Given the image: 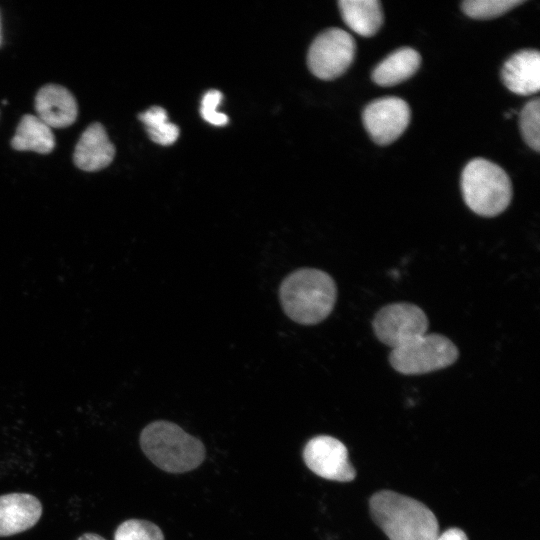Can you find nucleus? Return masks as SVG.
I'll return each mask as SVG.
<instances>
[{
  "label": "nucleus",
  "instance_id": "obj_10",
  "mask_svg": "<svg viewBox=\"0 0 540 540\" xmlns=\"http://www.w3.org/2000/svg\"><path fill=\"white\" fill-rule=\"evenodd\" d=\"M40 500L28 493L0 495V537H7L32 528L40 519Z\"/></svg>",
  "mask_w": 540,
  "mask_h": 540
},
{
  "label": "nucleus",
  "instance_id": "obj_21",
  "mask_svg": "<svg viewBox=\"0 0 540 540\" xmlns=\"http://www.w3.org/2000/svg\"><path fill=\"white\" fill-rule=\"evenodd\" d=\"M222 98L220 91L212 89L204 94L201 101L200 113L202 118L215 126H224L228 123L227 115L217 111Z\"/></svg>",
  "mask_w": 540,
  "mask_h": 540
},
{
  "label": "nucleus",
  "instance_id": "obj_18",
  "mask_svg": "<svg viewBox=\"0 0 540 540\" xmlns=\"http://www.w3.org/2000/svg\"><path fill=\"white\" fill-rule=\"evenodd\" d=\"M523 3V0H466L462 2L461 9L473 19L487 20L496 18Z\"/></svg>",
  "mask_w": 540,
  "mask_h": 540
},
{
  "label": "nucleus",
  "instance_id": "obj_9",
  "mask_svg": "<svg viewBox=\"0 0 540 540\" xmlns=\"http://www.w3.org/2000/svg\"><path fill=\"white\" fill-rule=\"evenodd\" d=\"M362 119L371 139L378 145H388L406 130L410 108L401 98L383 97L365 107Z\"/></svg>",
  "mask_w": 540,
  "mask_h": 540
},
{
  "label": "nucleus",
  "instance_id": "obj_5",
  "mask_svg": "<svg viewBox=\"0 0 540 540\" xmlns=\"http://www.w3.org/2000/svg\"><path fill=\"white\" fill-rule=\"evenodd\" d=\"M458 356L457 347L446 336L426 333L392 349L389 361L397 372L416 375L446 368L455 363Z\"/></svg>",
  "mask_w": 540,
  "mask_h": 540
},
{
  "label": "nucleus",
  "instance_id": "obj_2",
  "mask_svg": "<svg viewBox=\"0 0 540 540\" xmlns=\"http://www.w3.org/2000/svg\"><path fill=\"white\" fill-rule=\"evenodd\" d=\"M374 522L390 540H436L438 521L423 503L408 496L383 490L370 498Z\"/></svg>",
  "mask_w": 540,
  "mask_h": 540
},
{
  "label": "nucleus",
  "instance_id": "obj_16",
  "mask_svg": "<svg viewBox=\"0 0 540 540\" xmlns=\"http://www.w3.org/2000/svg\"><path fill=\"white\" fill-rule=\"evenodd\" d=\"M11 146L18 151H33L48 154L55 147L52 129L35 115H24L11 140Z\"/></svg>",
  "mask_w": 540,
  "mask_h": 540
},
{
  "label": "nucleus",
  "instance_id": "obj_20",
  "mask_svg": "<svg viewBox=\"0 0 540 540\" xmlns=\"http://www.w3.org/2000/svg\"><path fill=\"white\" fill-rule=\"evenodd\" d=\"M520 130L526 144L536 152L540 150V100L526 103L520 113Z\"/></svg>",
  "mask_w": 540,
  "mask_h": 540
},
{
  "label": "nucleus",
  "instance_id": "obj_8",
  "mask_svg": "<svg viewBox=\"0 0 540 540\" xmlns=\"http://www.w3.org/2000/svg\"><path fill=\"white\" fill-rule=\"evenodd\" d=\"M303 460L313 473L327 480L349 482L356 476L346 446L331 436L311 438L303 449Z\"/></svg>",
  "mask_w": 540,
  "mask_h": 540
},
{
  "label": "nucleus",
  "instance_id": "obj_3",
  "mask_svg": "<svg viewBox=\"0 0 540 540\" xmlns=\"http://www.w3.org/2000/svg\"><path fill=\"white\" fill-rule=\"evenodd\" d=\"M139 442L148 459L169 473L191 471L200 466L206 455L201 440L166 420L146 425L141 431Z\"/></svg>",
  "mask_w": 540,
  "mask_h": 540
},
{
  "label": "nucleus",
  "instance_id": "obj_17",
  "mask_svg": "<svg viewBox=\"0 0 540 540\" xmlns=\"http://www.w3.org/2000/svg\"><path fill=\"white\" fill-rule=\"evenodd\" d=\"M140 121L144 124L150 139L160 145H171L179 136L177 125L168 121V115L164 108L153 106L139 114Z\"/></svg>",
  "mask_w": 540,
  "mask_h": 540
},
{
  "label": "nucleus",
  "instance_id": "obj_19",
  "mask_svg": "<svg viewBox=\"0 0 540 540\" xmlns=\"http://www.w3.org/2000/svg\"><path fill=\"white\" fill-rule=\"evenodd\" d=\"M114 540H165L161 529L151 521L128 519L115 530Z\"/></svg>",
  "mask_w": 540,
  "mask_h": 540
},
{
  "label": "nucleus",
  "instance_id": "obj_6",
  "mask_svg": "<svg viewBox=\"0 0 540 540\" xmlns=\"http://www.w3.org/2000/svg\"><path fill=\"white\" fill-rule=\"evenodd\" d=\"M355 52L356 43L348 32L329 28L312 42L307 56L308 67L316 77L332 80L350 67Z\"/></svg>",
  "mask_w": 540,
  "mask_h": 540
},
{
  "label": "nucleus",
  "instance_id": "obj_23",
  "mask_svg": "<svg viewBox=\"0 0 540 540\" xmlns=\"http://www.w3.org/2000/svg\"><path fill=\"white\" fill-rule=\"evenodd\" d=\"M77 540H106L96 533H84Z\"/></svg>",
  "mask_w": 540,
  "mask_h": 540
},
{
  "label": "nucleus",
  "instance_id": "obj_4",
  "mask_svg": "<svg viewBox=\"0 0 540 540\" xmlns=\"http://www.w3.org/2000/svg\"><path fill=\"white\" fill-rule=\"evenodd\" d=\"M461 188L466 205L480 216L502 213L512 199V184L507 173L483 158H475L465 166Z\"/></svg>",
  "mask_w": 540,
  "mask_h": 540
},
{
  "label": "nucleus",
  "instance_id": "obj_11",
  "mask_svg": "<svg viewBox=\"0 0 540 540\" xmlns=\"http://www.w3.org/2000/svg\"><path fill=\"white\" fill-rule=\"evenodd\" d=\"M37 117L52 128L72 125L78 114L77 102L72 93L63 86L48 84L35 97Z\"/></svg>",
  "mask_w": 540,
  "mask_h": 540
},
{
  "label": "nucleus",
  "instance_id": "obj_22",
  "mask_svg": "<svg viewBox=\"0 0 540 540\" xmlns=\"http://www.w3.org/2000/svg\"><path fill=\"white\" fill-rule=\"evenodd\" d=\"M436 540H468L466 534L458 528H450L441 535H438Z\"/></svg>",
  "mask_w": 540,
  "mask_h": 540
},
{
  "label": "nucleus",
  "instance_id": "obj_1",
  "mask_svg": "<svg viewBox=\"0 0 540 540\" xmlns=\"http://www.w3.org/2000/svg\"><path fill=\"white\" fill-rule=\"evenodd\" d=\"M284 313L302 325H315L332 312L337 299V286L325 271L300 268L288 274L279 287Z\"/></svg>",
  "mask_w": 540,
  "mask_h": 540
},
{
  "label": "nucleus",
  "instance_id": "obj_7",
  "mask_svg": "<svg viewBox=\"0 0 540 540\" xmlns=\"http://www.w3.org/2000/svg\"><path fill=\"white\" fill-rule=\"evenodd\" d=\"M428 318L417 305L392 303L381 308L373 320L377 338L392 349L427 333Z\"/></svg>",
  "mask_w": 540,
  "mask_h": 540
},
{
  "label": "nucleus",
  "instance_id": "obj_12",
  "mask_svg": "<svg viewBox=\"0 0 540 540\" xmlns=\"http://www.w3.org/2000/svg\"><path fill=\"white\" fill-rule=\"evenodd\" d=\"M115 148L100 123L89 125L79 138L73 160L84 171L95 172L107 167L113 160Z\"/></svg>",
  "mask_w": 540,
  "mask_h": 540
},
{
  "label": "nucleus",
  "instance_id": "obj_13",
  "mask_svg": "<svg viewBox=\"0 0 540 540\" xmlns=\"http://www.w3.org/2000/svg\"><path fill=\"white\" fill-rule=\"evenodd\" d=\"M501 78L504 85L518 95H531L540 88V54L526 49L513 54L503 65Z\"/></svg>",
  "mask_w": 540,
  "mask_h": 540
},
{
  "label": "nucleus",
  "instance_id": "obj_15",
  "mask_svg": "<svg viewBox=\"0 0 540 540\" xmlns=\"http://www.w3.org/2000/svg\"><path fill=\"white\" fill-rule=\"evenodd\" d=\"M339 8L346 25L364 37L375 35L383 23V12L378 0H341Z\"/></svg>",
  "mask_w": 540,
  "mask_h": 540
},
{
  "label": "nucleus",
  "instance_id": "obj_14",
  "mask_svg": "<svg viewBox=\"0 0 540 540\" xmlns=\"http://www.w3.org/2000/svg\"><path fill=\"white\" fill-rule=\"evenodd\" d=\"M421 64L420 54L402 47L389 54L372 71V80L379 86L390 87L412 77Z\"/></svg>",
  "mask_w": 540,
  "mask_h": 540
}]
</instances>
